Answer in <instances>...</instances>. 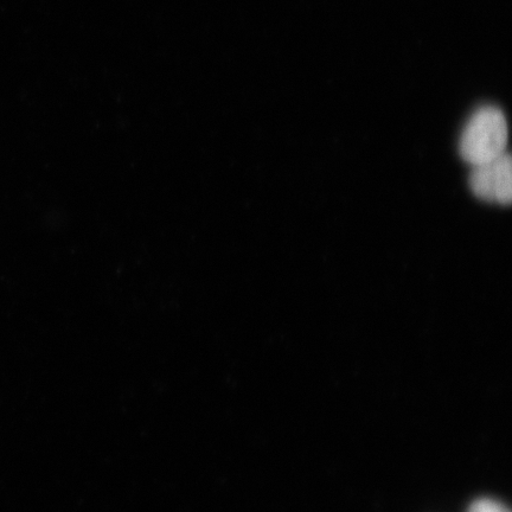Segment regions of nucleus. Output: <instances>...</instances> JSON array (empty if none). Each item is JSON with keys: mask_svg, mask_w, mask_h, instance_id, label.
Masks as SVG:
<instances>
[{"mask_svg": "<svg viewBox=\"0 0 512 512\" xmlns=\"http://www.w3.org/2000/svg\"><path fill=\"white\" fill-rule=\"evenodd\" d=\"M467 512H510L504 504L491 498H480L470 505Z\"/></svg>", "mask_w": 512, "mask_h": 512, "instance_id": "7ed1b4c3", "label": "nucleus"}, {"mask_svg": "<svg viewBox=\"0 0 512 512\" xmlns=\"http://www.w3.org/2000/svg\"><path fill=\"white\" fill-rule=\"evenodd\" d=\"M508 144V123L496 107L480 108L464 128L459 151L466 163L483 165L504 155Z\"/></svg>", "mask_w": 512, "mask_h": 512, "instance_id": "f257e3e1", "label": "nucleus"}, {"mask_svg": "<svg viewBox=\"0 0 512 512\" xmlns=\"http://www.w3.org/2000/svg\"><path fill=\"white\" fill-rule=\"evenodd\" d=\"M473 168L469 179L473 194L480 200L509 206L512 200V171L508 153Z\"/></svg>", "mask_w": 512, "mask_h": 512, "instance_id": "f03ea898", "label": "nucleus"}]
</instances>
